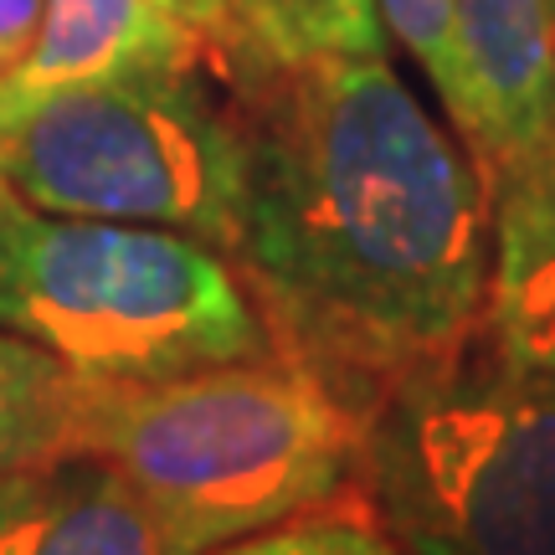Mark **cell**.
Returning <instances> with one entry per match:
<instances>
[{
  "mask_svg": "<svg viewBox=\"0 0 555 555\" xmlns=\"http://www.w3.org/2000/svg\"><path fill=\"white\" fill-rule=\"evenodd\" d=\"M206 555H401L397 540L376 525V515L356 494L304 509L294 519H278L258 535H242Z\"/></svg>",
  "mask_w": 555,
  "mask_h": 555,
  "instance_id": "cell-12",
  "label": "cell"
},
{
  "mask_svg": "<svg viewBox=\"0 0 555 555\" xmlns=\"http://www.w3.org/2000/svg\"><path fill=\"white\" fill-rule=\"evenodd\" d=\"M232 11L242 16V26L253 31V41H258V21H262V0H232Z\"/></svg>",
  "mask_w": 555,
  "mask_h": 555,
  "instance_id": "cell-15",
  "label": "cell"
},
{
  "mask_svg": "<svg viewBox=\"0 0 555 555\" xmlns=\"http://www.w3.org/2000/svg\"><path fill=\"white\" fill-rule=\"evenodd\" d=\"M82 376L0 330V474L73 453Z\"/></svg>",
  "mask_w": 555,
  "mask_h": 555,
  "instance_id": "cell-10",
  "label": "cell"
},
{
  "mask_svg": "<svg viewBox=\"0 0 555 555\" xmlns=\"http://www.w3.org/2000/svg\"><path fill=\"white\" fill-rule=\"evenodd\" d=\"M0 330L82 380H170L273 356L227 253L165 227L52 217L5 185Z\"/></svg>",
  "mask_w": 555,
  "mask_h": 555,
  "instance_id": "cell-4",
  "label": "cell"
},
{
  "mask_svg": "<svg viewBox=\"0 0 555 555\" xmlns=\"http://www.w3.org/2000/svg\"><path fill=\"white\" fill-rule=\"evenodd\" d=\"M457 114L453 129L494 185L555 144V5L551 0H453Z\"/></svg>",
  "mask_w": 555,
  "mask_h": 555,
  "instance_id": "cell-7",
  "label": "cell"
},
{
  "mask_svg": "<svg viewBox=\"0 0 555 555\" xmlns=\"http://www.w3.org/2000/svg\"><path fill=\"white\" fill-rule=\"evenodd\" d=\"M73 453L108 463L176 555H206L356 494L360 416L273 350L170 380H82Z\"/></svg>",
  "mask_w": 555,
  "mask_h": 555,
  "instance_id": "cell-2",
  "label": "cell"
},
{
  "mask_svg": "<svg viewBox=\"0 0 555 555\" xmlns=\"http://www.w3.org/2000/svg\"><path fill=\"white\" fill-rule=\"evenodd\" d=\"M237 93L206 67L0 88V185L52 217L165 227L232 258L247 159Z\"/></svg>",
  "mask_w": 555,
  "mask_h": 555,
  "instance_id": "cell-5",
  "label": "cell"
},
{
  "mask_svg": "<svg viewBox=\"0 0 555 555\" xmlns=\"http://www.w3.org/2000/svg\"><path fill=\"white\" fill-rule=\"evenodd\" d=\"M0 555H176L108 463L62 453L0 474Z\"/></svg>",
  "mask_w": 555,
  "mask_h": 555,
  "instance_id": "cell-8",
  "label": "cell"
},
{
  "mask_svg": "<svg viewBox=\"0 0 555 555\" xmlns=\"http://www.w3.org/2000/svg\"><path fill=\"white\" fill-rule=\"evenodd\" d=\"M258 47L273 62L386 52L376 0H262Z\"/></svg>",
  "mask_w": 555,
  "mask_h": 555,
  "instance_id": "cell-11",
  "label": "cell"
},
{
  "mask_svg": "<svg viewBox=\"0 0 555 555\" xmlns=\"http://www.w3.org/2000/svg\"><path fill=\"white\" fill-rule=\"evenodd\" d=\"M551 180H555V144H551Z\"/></svg>",
  "mask_w": 555,
  "mask_h": 555,
  "instance_id": "cell-16",
  "label": "cell"
},
{
  "mask_svg": "<svg viewBox=\"0 0 555 555\" xmlns=\"http://www.w3.org/2000/svg\"><path fill=\"white\" fill-rule=\"evenodd\" d=\"M41 5L47 0H0V78L16 73L26 62V52L37 47Z\"/></svg>",
  "mask_w": 555,
  "mask_h": 555,
  "instance_id": "cell-14",
  "label": "cell"
},
{
  "mask_svg": "<svg viewBox=\"0 0 555 555\" xmlns=\"http://www.w3.org/2000/svg\"><path fill=\"white\" fill-rule=\"evenodd\" d=\"M551 5H555V0H551Z\"/></svg>",
  "mask_w": 555,
  "mask_h": 555,
  "instance_id": "cell-17",
  "label": "cell"
},
{
  "mask_svg": "<svg viewBox=\"0 0 555 555\" xmlns=\"http://www.w3.org/2000/svg\"><path fill=\"white\" fill-rule=\"evenodd\" d=\"M242 273L278 356L356 416L478 330L489 196L386 52L262 62L237 93Z\"/></svg>",
  "mask_w": 555,
  "mask_h": 555,
  "instance_id": "cell-1",
  "label": "cell"
},
{
  "mask_svg": "<svg viewBox=\"0 0 555 555\" xmlns=\"http://www.w3.org/2000/svg\"><path fill=\"white\" fill-rule=\"evenodd\" d=\"M489 196V294L483 330L504 356L525 365H555V180L551 150L519 165Z\"/></svg>",
  "mask_w": 555,
  "mask_h": 555,
  "instance_id": "cell-9",
  "label": "cell"
},
{
  "mask_svg": "<svg viewBox=\"0 0 555 555\" xmlns=\"http://www.w3.org/2000/svg\"><path fill=\"white\" fill-rule=\"evenodd\" d=\"M262 62L273 57L253 41L232 0H47L37 47L0 88L41 93L144 67H206L232 88H247Z\"/></svg>",
  "mask_w": 555,
  "mask_h": 555,
  "instance_id": "cell-6",
  "label": "cell"
},
{
  "mask_svg": "<svg viewBox=\"0 0 555 555\" xmlns=\"http://www.w3.org/2000/svg\"><path fill=\"white\" fill-rule=\"evenodd\" d=\"M380 31H391L397 47L433 82L442 114H457V52H453V0H376Z\"/></svg>",
  "mask_w": 555,
  "mask_h": 555,
  "instance_id": "cell-13",
  "label": "cell"
},
{
  "mask_svg": "<svg viewBox=\"0 0 555 555\" xmlns=\"http://www.w3.org/2000/svg\"><path fill=\"white\" fill-rule=\"evenodd\" d=\"M356 499L401 555H555V365L478 324L365 406Z\"/></svg>",
  "mask_w": 555,
  "mask_h": 555,
  "instance_id": "cell-3",
  "label": "cell"
}]
</instances>
